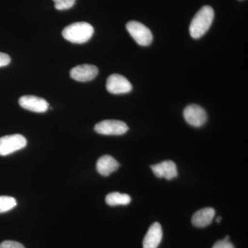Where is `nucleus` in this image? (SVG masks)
<instances>
[{"instance_id": "nucleus-1", "label": "nucleus", "mask_w": 248, "mask_h": 248, "mask_svg": "<svg viewBox=\"0 0 248 248\" xmlns=\"http://www.w3.org/2000/svg\"><path fill=\"white\" fill-rule=\"evenodd\" d=\"M215 12L211 6H204L197 13L190 25V34L192 38H201L206 33L213 24Z\"/></svg>"}, {"instance_id": "nucleus-2", "label": "nucleus", "mask_w": 248, "mask_h": 248, "mask_svg": "<svg viewBox=\"0 0 248 248\" xmlns=\"http://www.w3.org/2000/svg\"><path fill=\"white\" fill-rule=\"evenodd\" d=\"M93 33V26L84 22L73 23L62 31L63 38L74 44H84L89 42Z\"/></svg>"}, {"instance_id": "nucleus-3", "label": "nucleus", "mask_w": 248, "mask_h": 248, "mask_svg": "<svg viewBox=\"0 0 248 248\" xmlns=\"http://www.w3.org/2000/svg\"><path fill=\"white\" fill-rule=\"evenodd\" d=\"M126 29L139 45L147 46L151 45L153 40V34L148 27L137 21L127 23Z\"/></svg>"}, {"instance_id": "nucleus-4", "label": "nucleus", "mask_w": 248, "mask_h": 248, "mask_svg": "<svg viewBox=\"0 0 248 248\" xmlns=\"http://www.w3.org/2000/svg\"><path fill=\"white\" fill-rule=\"evenodd\" d=\"M27 144L26 138L22 135H6L0 138V155L6 156L25 148Z\"/></svg>"}, {"instance_id": "nucleus-5", "label": "nucleus", "mask_w": 248, "mask_h": 248, "mask_svg": "<svg viewBox=\"0 0 248 248\" xmlns=\"http://www.w3.org/2000/svg\"><path fill=\"white\" fill-rule=\"evenodd\" d=\"M94 131L103 135H122L128 130L127 124L119 120H104L96 124Z\"/></svg>"}, {"instance_id": "nucleus-6", "label": "nucleus", "mask_w": 248, "mask_h": 248, "mask_svg": "<svg viewBox=\"0 0 248 248\" xmlns=\"http://www.w3.org/2000/svg\"><path fill=\"white\" fill-rule=\"evenodd\" d=\"M107 89L114 94H126L132 91L133 86L125 77L112 74L107 79Z\"/></svg>"}, {"instance_id": "nucleus-7", "label": "nucleus", "mask_w": 248, "mask_h": 248, "mask_svg": "<svg viewBox=\"0 0 248 248\" xmlns=\"http://www.w3.org/2000/svg\"><path fill=\"white\" fill-rule=\"evenodd\" d=\"M184 117L187 123L194 127L202 126L207 121L206 112L197 104L187 106L184 109Z\"/></svg>"}, {"instance_id": "nucleus-8", "label": "nucleus", "mask_w": 248, "mask_h": 248, "mask_svg": "<svg viewBox=\"0 0 248 248\" xmlns=\"http://www.w3.org/2000/svg\"><path fill=\"white\" fill-rule=\"evenodd\" d=\"M19 104L23 108L38 113L46 112L49 105L43 98L34 95L22 96L19 98Z\"/></svg>"}, {"instance_id": "nucleus-9", "label": "nucleus", "mask_w": 248, "mask_h": 248, "mask_svg": "<svg viewBox=\"0 0 248 248\" xmlns=\"http://www.w3.org/2000/svg\"><path fill=\"white\" fill-rule=\"evenodd\" d=\"M98 72L97 67L94 65L82 64L72 68L70 75L76 81L87 82L94 79L97 76Z\"/></svg>"}, {"instance_id": "nucleus-10", "label": "nucleus", "mask_w": 248, "mask_h": 248, "mask_svg": "<svg viewBox=\"0 0 248 248\" xmlns=\"http://www.w3.org/2000/svg\"><path fill=\"white\" fill-rule=\"evenodd\" d=\"M151 169L156 177L165 178L167 180H171L178 176L177 166L171 160L153 165L151 166Z\"/></svg>"}, {"instance_id": "nucleus-11", "label": "nucleus", "mask_w": 248, "mask_h": 248, "mask_svg": "<svg viewBox=\"0 0 248 248\" xmlns=\"http://www.w3.org/2000/svg\"><path fill=\"white\" fill-rule=\"evenodd\" d=\"M163 237V231L161 225L157 222L153 223L143 241V248H157L161 244Z\"/></svg>"}, {"instance_id": "nucleus-12", "label": "nucleus", "mask_w": 248, "mask_h": 248, "mask_svg": "<svg viewBox=\"0 0 248 248\" xmlns=\"http://www.w3.org/2000/svg\"><path fill=\"white\" fill-rule=\"evenodd\" d=\"M120 167V164L117 162L115 158L112 157L110 155H104L98 159L97 162V172L101 175L104 177H108L112 172H115Z\"/></svg>"}, {"instance_id": "nucleus-13", "label": "nucleus", "mask_w": 248, "mask_h": 248, "mask_svg": "<svg viewBox=\"0 0 248 248\" xmlns=\"http://www.w3.org/2000/svg\"><path fill=\"white\" fill-rule=\"evenodd\" d=\"M215 216V210L212 208L201 209L194 214L192 223L197 228H205L211 224Z\"/></svg>"}, {"instance_id": "nucleus-14", "label": "nucleus", "mask_w": 248, "mask_h": 248, "mask_svg": "<svg viewBox=\"0 0 248 248\" xmlns=\"http://www.w3.org/2000/svg\"><path fill=\"white\" fill-rule=\"evenodd\" d=\"M106 202L110 206L125 205L131 202V197L127 194H121L117 192H111L106 197Z\"/></svg>"}, {"instance_id": "nucleus-15", "label": "nucleus", "mask_w": 248, "mask_h": 248, "mask_svg": "<svg viewBox=\"0 0 248 248\" xmlns=\"http://www.w3.org/2000/svg\"><path fill=\"white\" fill-rule=\"evenodd\" d=\"M17 205V202L14 197L9 196H0V213L10 211Z\"/></svg>"}, {"instance_id": "nucleus-16", "label": "nucleus", "mask_w": 248, "mask_h": 248, "mask_svg": "<svg viewBox=\"0 0 248 248\" xmlns=\"http://www.w3.org/2000/svg\"><path fill=\"white\" fill-rule=\"evenodd\" d=\"M55 8L58 11L71 9L76 3V0H53Z\"/></svg>"}, {"instance_id": "nucleus-17", "label": "nucleus", "mask_w": 248, "mask_h": 248, "mask_svg": "<svg viewBox=\"0 0 248 248\" xmlns=\"http://www.w3.org/2000/svg\"><path fill=\"white\" fill-rule=\"evenodd\" d=\"M0 248H25L20 243L16 242L14 241H3L0 244Z\"/></svg>"}, {"instance_id": "nucleus-18", "label": "nucleus", "mask_w": 248, "mask_h": 248, "mask_svg": "<svg viewBox=\"0 0 248 248\" xmlns=\"http://www.w3.org/2000/svg\"><path fill=\"white\" fill-rule=\"evenodd\" d=\"M213 248H234V246L229 240L227 241V240L223 239L217 241L216 244L214 245Z\"/></svg>"}, {"instance_id": "nucleus-19", "label": "nucleus", "mask_w": 248, "mask_h": 248, "mask_svg": "<svg viewBox=\"0 0 248 248\" xmlns=\"http://www.w3.org/2000/svg\"><path fill=\"white\" fill-rule=\"evenodd\" d=\"M11 63V58L6 53H0V67L8 66Z\"/></svg>"}, {"instance_id": "nucleus-20", "label": "nucleus", "mask_w": 248, "mask_h": 248, "mask_svg": "<svg viewBox=\"0 0 248 248\" xmlns=\"http://www.w3.org/2000/svg\"><path fill=\"white\" fill-rule=\"evenodd\" d=\"M221 221V217H218V218H217V223H220Z\"/></svg>"}]
</instances>
